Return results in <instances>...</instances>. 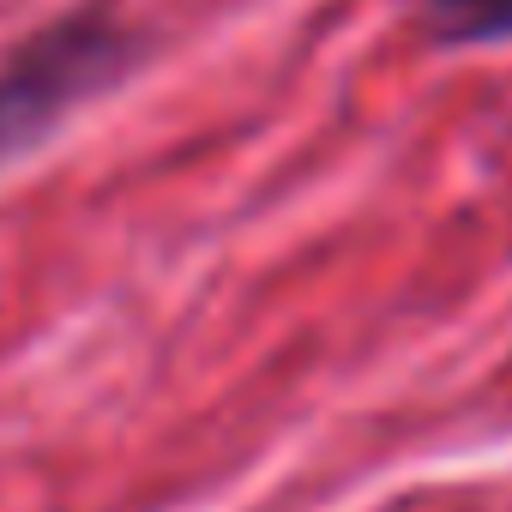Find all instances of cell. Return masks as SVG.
Segmentation results:
<instances>
[{
	"mask_svg": "<svg viewBox=\"0 0 512 512\" xmlns=\"http://www.w3.org/2000/svg\"><path fill=\"white\" fill-rule=\"evenodd\" d=\"M139 61V37L115 19V7H79L37 37H25L0 61V163L37 145L55 121H67L85 97L109 91Z\"/></svg>",
	"mask_w": 512,
	"mask_h": 512,
	"instance_id": "6da1fadb",
	"label": "cell"
},
{
	"mask_svg": "<svg viewBox=\"0 0 512 512\" xmlns=\"http://www.w3.org/2000/svg\"><path fill=\"white\" fill-rule=\"evenodd\" d=\"M422 43L458 49H500L512 43V0H422Z\"/></svg>",
	"mask_w": 512,
	"mask_h": 512,
	"instance_id": "7a4b0ae2",
	"label": "cell"
}]
</instances>
